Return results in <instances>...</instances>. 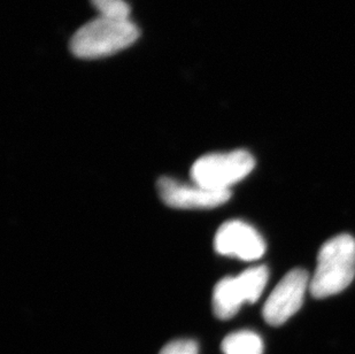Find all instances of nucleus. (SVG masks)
Instances as JSON below:
<instances>
[{"mask_svg": "<svg viewBox=\"0 0 355 354\" xmlns=\"http://www.w3.org/2000/svg\"><path fill=\"white\" fill-rule=\"evenodd\" d=\"M215 251L225 257L241 260H258L265 254L261 235L244 221L232 220L218 228L214 238Z\"/></svg>", "mask_w": 355, "mask_h": 354, "instance_id": "0eeeda50", "label": "nucleus"}, {"mask_svg": "<svg viewBox=\"0 0 355 354\" xmlns=\"http://www.w3.org/2000/svg\"><path fill=\"white\" fill-rule=\"evenodd\" d=\"M139 36L141 31L130 19L98 15L75 33L69 49L80 59H101L131 47Z\"/></svg>", "mask_w": 355, "mask_h": 354, "instance_id": "f257e3e1", "label": "nucleus"}, {"mask_svg": "<svg viewBox=\"0 0 355 354\" xmlns=\"http://www.w3.org/2000/svg\"><path fill=\"white\" fill-rule=\"evenodd\" d=\"M221 348L225 354H262L263 342L254 331H236L223 339Z\"/></svg>", "mask_w": 355, "mask_h": 354, "instance_id": "6e6552de", "label": "nucleus"}, {"mask_svg": "<svg viewBox=\"0 0 355 354\" xmlns=\"http://www.w3.org/2000/svg\"><path fill=\"white\" fill-rule=\"evenodd\" d=\"M101 17L112 19H130V6L124 0H91Z\"/></svg>", "mask_w": 355, "mask_h": 354, "instance_id": "1a4fd4ad", "label": "nucleus"}, {"mask_svg": "<svg viewBox=\"0 0 355 354\" xmlns=\"http://www.w3.org/2000/svg\"><path fill=\"white\" fill-rule=\"evenodd\" d=\"M268 282L265 266L248 268L235 278H222L213 291V311L216 318H234L245 303L254 304L261 297Z\"/></svg>", "mask_w": 355, "mask_h": 354, "instance_id": "20e7f679", "label": "nucleus"}, {"mask_svg": "<svg viewBox=\"0 0 355 354\" xmlns=\"http://www.w3.org/2000/svg\"><path fill=\"white\" fill-rule=\"evenodd\" d=\"M254 166V158L248 151L206 154L192 166V180L211 190H229L232 185L244 180Z\"/></svg>", "mask_w": 355, "mask_h": 354, "instance_id": "7ed1b4c3", "label": "nucleus"}, {"mask_svg": "<svg viewBox=\"0 0 355 354\" xmlns=\"http://www.w3.org/2000/svg\"><path fill=\"white\" fill-rule=\"evenodd\" d=\"M158 192L164 204L180 210H209L225 204L232 197L230 190H211L171 177H161Z\"/></svg>", "mask_w": 355, "mask_h": 354, "instance_id": "423d86ee", "label": "nucleus"}, {"mask_svg": "<svg viewBox=\"0 0 355 354\" xmlns=\"http://www.w3.org/2000/svg\"><path fill=\"white\" fill-rule=\"evenodd\" d=\"M199 348L191 339H178L164 345L159 354H198Z\"/></svg>", "mask_w": 355, "mask_h": 354, "instance_id": "9d476101", "label": "nucleus"}, {"mask_svg": "<svg viewBox=\"0 0 355 354\" xmlns=\"http://www.w3.org/2000/svg\"><path fill=\"white\" fill-rule=\"evenodd\" d=\"M309 274L304 269H292L282 278L265 303L262 315L270 326H281L302 307L306 290L309 287Z\"/></svg>", "mask_w": 355, "mask_h": 354, "instance_id": "39448f33", "label": "nucleus"}, {"mask_svg": "<svg viewBox=\"0 0 355 354\" xmlns=\"http://www.w3.org/2000/svg\"><path fill=\"white\" fill-rule=\"evenodd\" d=\"M355 276V239L338 235L325 242L318 252L315 273L309 283L315 298H327L345 290Z\"/></svg>", "mask_w": 355, "mask_h": 354, "instance_id": "f03ea898", "label": "nucleus"}]
</instances>
